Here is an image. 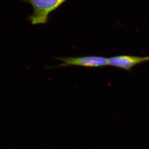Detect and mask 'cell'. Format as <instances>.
Wrapping results in <instances>:
<instances>
[{
  "label": "cell",
  "instance_id": "obj_3",
  "mask_svg": "<svg viewBox=\"0 0 149 149\" xmlns=\"http://www.w3.org/2000/svg\"><path fill=\"white\" fill-rule=\"evenodd\" d=\"M109 65L129 71L137 65L149 62V56L120 55L108 58Z\"/></svg>",
  "mask_w": 149,
  "mask_h": 149
},
{
  "label": "cell",
  "instance_id": "obj_1",
  "mask_svg": "<svg viewBox=\"0 0 149 149\" xmlns=\"http://www.w3.org/2000/svg\"><path fill=\"white\" fill-rule=\"evenodd\" d=\"M32 5L33 12L28 19L32 25L47 23L49 15L58 8L64 0H20Z\"/></svg>",
  "mask_w": 149,
  "mask_h": 149
},
{
  "label": "cell",
  "instance_id": "obj_2",
  "mask_svg": "<svg viewBox=\"0 0 149 149\" xmlns=\"http://www.w3.org/2000/svg\"><path fill=\"white\" fill-rule=\"evenodd\" d=\"M56 59L62 62L57 67L76 65L85 67L96 68L109 65L108 58L98 56H86L80 57H58Z\"/></svg>",
  "mask_w": 149,
  "mask_h": 149
},
{
  "label": "cell",
  "instance_id": "obj_4",
  "mask_svg": "<svg viewBox=\"0 0 149 149\" xmlns=\"http://www.w3.org/2000/svg\"><path fill=\"white\" fill-rule=\"evenodd\" d=\"M65 1H67V0H64Z\"/></svg>",
  "mask_w": 149,
  "mask_h": 149
}]
</instances>
